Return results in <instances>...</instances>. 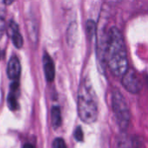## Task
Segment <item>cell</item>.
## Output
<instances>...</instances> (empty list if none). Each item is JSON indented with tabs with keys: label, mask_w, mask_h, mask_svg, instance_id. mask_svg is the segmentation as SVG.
<instances>
[{
	"label": "cell",
	"mask_w": 148,
	"mask_h": 148,
	"mask_svg": "<svg viewBox=\"0 0 148 148\" xmlns=\"http://www.w3.org/2000/svg\"><path fill=\"white\" fill-rule=\"evenodd\" d=\"M51 122L54 128H58L62 125V113L59 107L55 106L51 109Z\"/></svg>",
	"instance_id": "cell-9"
},
{
	"label": "cell",
	"mask_w": 148,
	"mask_h": 148,
	"mask_svg": "<svg viewBox=\"0 0 148 148\" xmlns=\"http://www.w3.org/2000/svg\"><path fill=\"white\" fill-rule=\"evenodd\" d=\"M0 56H1V52H0Z\"/></svg>",
	"instance_id": "cell-17"
},
{
	"label": "cell",
	"mask_w": 148,
	"mask_h": 148,
	"mask_svg": "<svg viewBox=\"0 0 148 148\" xmlns=\"http://www.w3.org/2000/svg\"><path fill=\"white\" fill-rule=\"evenodd\" d=\"M8 34L14 44V46L17 49H21L23 47V36L19 31V28L18 25L16 24V23L13 20H11L9 23L8 25Z\"/></svg>",
	"instance_id": "cell-5"
},
{
	"label": "cell",
	"mask_w": 148,
	"mask_h": 148,
	"mask_svg": "<svg viewBox=\"0 0 148 148\" xmlns=\"http://www.w3.org/2000/svg\"><path fill=\"white\" fill-rule=\"evenodd\" d=\"M77 111L80 119L86 124H93L98 119L99 109L97 97L88 78L82 81L78 89Z\"/></svg>",
	"instance_id": "cell-2"
},
{
	"label": "cell",
	"mask_w": 148,
	"mask_h": 148,
	"mask_svg": "<svg viewBox=\"0 0 148 148\" xmlns=\"http://www.w3.org/2000/svg\"><path fill=\"white\" fill-rule=\"evenodd\" d=\"M112 107L114 118L120 128L125 130L128 127L131 119V114L123 95L117 89L113 91Z\"/></svg>",
	"instance_id": "cell-3"
},
{
	"label": "cell",
	"mask_w": 148,
	"mask_h": 148,
	"mask_svg": "<svg viewBox=\"0 0 148 148\" xmlns=\"http://www.w3.org/2000/svg\"><path fill=\"white\" fill-rule=\"evenodd\" d=\"M53 148H68L63 139L56 138L53 141Z\"/></svg>",
	"instance_id": "cell-13"
},
{
	"label": "cell",
	"mask_w": 148,
	"mask_h": 148,
	"mask_svg": "<svg viewBox=\"0 0 148 148\" xmlns=\"http://www.w3.org/2000/svg\"><path fill=\"white\" fill-rule=\"evenodd\" d=\"M19 83L18 81H13L12 84L10 85V92L7 98V104L10 110L15 111L17 109V92H18Z\"/></svg>",
	"instance_id": "cell-8"
},
{
	"label": "cell",
	"mask_w": 148,
	"mask_h": 148,
	"mask_svg": "<svg viewBox=\"0 0 148 148\" xmlns=\"http://www.w3.org/2000/svg\"><path fill=\"white\" fill-rule=\"evenodd\" d=\"M5 8L3 2L0 1V39L3 36L5 30Z\"/></svg>",
	"instance_id": "cell-10"
},
{
	"label": "cell",
	"mask_w": 148,
	"mask_h": 148,
	"mask_svg": "<svg viewBox=\"0 0 148 148\" xmlns=\"http://www.w3.org/2000/svg\"><path fill=\"white\" fill-rule=\"evenodd\" d=\"M121 83L127 91L134 95L139 94L142 88L140 80L135 70L133 69H128L122 75Z\"/></svg>",
	"instance_id": "cell-4"
},
{
	"label": "cell",
	"mask_w": 148,
	"mask_h": 148,
	"mask_svg": "<svg viewBox=\"0 0 148 148\" xmlns=\"http://www.w3.org/2000/svg\"><path fill=\"white\" fill-rule=\"evenodd\" d=\"M3 2L5 5H10L14 2V0H3Z\"/></svg>",
	"instance_id": "cell-14"
},
{
	"label": "cell",
	"mask_w": 148,
	"mask_h": 148,
	"mask_svg": "<svg viewBox=\"0 0 148 148\" xmlns=\"http://www.w3.org/2000/svg\"><path fill=\"white\" fill-rule=\"evenodd\" d=\"M105 61L112 74L117 77H122L128 69L125 40L122 33L116 27H112L108 31Z\"/></svg>",
	"instance_id": "cell-1"
},
{
	"label": "cell",
	"mask_w": 148,
	"mask_h": 148,
	"mask_svg": "<svg viewBox=\"0 0 148 148\" xmlns=\"http://www.w3.org/2000/svg\"><path fill=\"white\" fill-rule=\"evenodd\" d=\"M76 36V24L75 23H71L68 30V42H75V37Z\"/></svg>",
	"instance_id": "cell-11"
},
{
	"label": "cell",
	"mask_w": 148,
	"mask_h": 148,
	"mask_svg": "<svg viewBox=\"0 0 148 148\" xmlns=\"http://www.w3.org/2000/svg\"><path fill=\"white\" fill-rule=\"evenodd\" d=\"M74 136H75V139L78 141V142H82L83 141V139H84V135H83V131L81 127H77L74 132Z\"/></svg>",
	"instance_id": "cell-12"
},
{
	"label": "cell",
	"mask_w": 148,
	"mask_h": 148,
	"mask_svg": "<svg viewBox=\"0 0 148 148\" xmlns=\"http://www.w3.org/2000/svg\"><path fill=\"white\" fill-rule=\"evenodd\" d=\"M21 74V65L18 58L16 56H11L7 66V75L12 81H18Z\"/></svg>",
	"instance_id": "cell-6"
},
{
	"label": "cell",
	"mask_w": 148,
	"mask_h": 148,
	"mask_svg": "<svg viewBox=\"0 0 148 148\" xmlns=\"http://www.w3.org/2000/svg\"><path fill=\"white\" fill-rule=\"evenodd\" d=\"M122 0H108V2H110V3H120V2H121Z\"/></svg>",
	"instance_id": "cell-16"
},
{
	"label": "cell",
	"mask_w": 148,
	"mask_h": 148,
	"mask_svg": "<svg viewBox=\"0 0 148 148\" xmlns=\"http://www.w3.org/2000/svg\"><path fill=\"white\" fill-rule=\"evenodd\" d=\"M23 148H35V147L33 145H31V144H26V145L23 146Z\"/></svg>",
	"instance_id": "cell-15"
},
{
	"label": "cell",
	"mask_w": 148,
	"mask_h": 148,
	"mask_svg": "<svg viewBox=\"0 0 148 148\" xmlns=\"http://www.w3.org/2000/svg\"><path fill=\"white\" fill-rule=\"evenodd\" d=\"M42 62H43V70H44L46 80L49 82H52L56 75L55 63L53 62V59L48 53H44L42 57Z\"/></svg>",
	"instance_id": "cell-7"
}]
</instances>
